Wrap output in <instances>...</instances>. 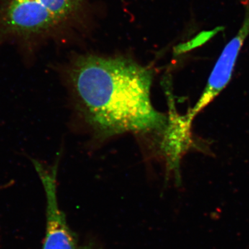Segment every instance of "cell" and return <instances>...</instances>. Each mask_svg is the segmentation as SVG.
<instances>
[{
    "label": "cell",
    "instance_id": "6da1fadb",
    "mask_svg": "<svg viewBox=\"0 0 249 249\" xmlns=\"http://www.w3.org/2000/svg\"><path fill=\"white\" fill-rule=\"evenodd\" d=\"M67 81L85 120L105 137L164 127L150 98L152 72L136 62L84 55L67 70Z\"/></svg>",
    "mask_w": 249,
    "mask_h": 249
},
{
    "label": "cell",
    "instance_id": "7a4b0ae2",
    "mask_svg": "<svg viewBox=\"0 0 249 249\" xmlns=\"http://www.w3.org/2000/svg\"><path fill=\"white\" fill-rule=\"evenodd\" d=\"M36 173L40 178L47 199L46 231L42 249H80L76 237L67 224L65 214L59 206L57 197V173L58 160L48 166L31 158Z\"/></svg>",
    "mask_w": 249,
    "mask_h": 249
},
{
    "label": "cell",
    "instance_id": "3957f363",
    "mask_svg": "<svg viewBox=\"0 0 249 249\" xmlns=\"http://www.w3.org/2000/svg\"><path fill=\"white\" fill-rule=\"evenodd\" d=\"M249 34V1L248 10L242 27L237 35L232 39L223 50L217 62L211 72L207 85L196 106L192 109L187 120L191 123L196 114L217 97L227 87L231 78L236 60L238 57L244 42Z\"/></svg>",
    "mask_w": 249,
    "mask_h": 249
}]
</instances>
